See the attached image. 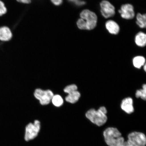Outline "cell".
<instances>
[{"label": "cell", "instance_id": "obj_13", "mask_svg": "<svg viewBox=\"0 0 146 146\" xmlns=\"http://www.w3.org/2000/svg\"><path fill=\"white\" fill-rule=\"evenodd\" d=\"M136 44L140 47L145 46L146 43V35L144 33L142 32L139 33L137 35L135 39Z\"/></svg>", "mask_w": 146, "mask_h": 146}, {"label": "cell", "instance_id": "obj_18", "mask_svg": "<svg viewBox=\"0 0 146 146\" xmlns=\"http://www.w3.org/2000/svg\"><path fill=\"white\" fill-rule=\"evenodd\" d=\"M77 90V86L76 85L72 84L67 86L65 87L64 89V91L65 93L68 94L69 93Z\"/></svg>", "mask_w": 146, "mask_h": 146}, {"label": "cell", "instance_id": "obj_20", "mask_svg": "<svg viewBox=\"0 0 146 146\" xmlns=\"http://www.w3.org/2000/svg\"><path fill=\"white\" fill-rule=\"evenodd\" d=\"M77 25L78 28L81 30H87L86 25L84 20L80 18L77 22Z\"/></svg>", "mask_w": 146, "mask_h": 146}, {"label": "cell", "instance_id": "obj_16", "mask_svg": "<svg viewBox=\"0 0 146 146\" xmlns=\"http://www.w3.org/2000/svg\"><path fill=\"white\" fill-rule=\"evenodd\" d=\"M51 101L53 104L55 106L57 107H61L63 104V100L62 97L59 95H54L52 98Z\"/></svg>", "mask_w": 146, "mask_h": 146}, {"label": "cell", "instance_id": "obj_2", "mask_svg": "<svg viewBox=\"0 0 146 146\" xmlns=\"http://www.w3.org/2000/svg\"><path fill=\"white\" fill-rule=\"evenodd\" d=\"M107 112L106 108L101 107L97 110L94 109L89 110L86 114V116L92 123L100 127L106 123Z\"/></svg>", "mask_w": 146, "mask_h": 146}, {"label": "cell", "instance_id": "obj_9", "mask_svg": "<svg viewBox=\"0 0 146 146\" xmlns=\"http://www.w3.org/2000/svg\"><path fill=\"white\" fill-rule=\"evenodd\" d=\"M133 104V100L132 98H126L122 100L121 105V108L127 114L132 113L134 110Z\"/></svg>", "mask_w": 146, "mask_h": 146}, {"label": "cell", "instance_id": "obj_6", "mask_svg": "<svg viewBox=\"0 0 146 146\" xmlns=\"http://www.w3.org/2000/svg\"><path fill=\"white\" fill-rule=\"evenodd\" d=\"M127 141L133 146H145L146 137L143 133L134 132L128 135Z\"/></svg>", "mask_w": 146, "mask_h": 146}, {"label": "cell", "instance_id": "obj_22", "mask_svg": "<svg viewBox=\"0 0 146 146\" xmlns=\"http://www.w3.org/2000/svg\"><path fill=\"white\" fill-rule=\"evenodd\" d=\"M52 3L56 5H59L62 3L63 0H51Z\"/></svg>", "mask_w": 146, "mask_h": 146}, {"label": "cell", "instance_id": "obj_11", "mask_svg": "<svg viewBox=\"0 0 146 146\" xmlns=\"http://www.w3.org/2000/svg\"><path fill=\"white\" fill-rule=\"evenodd\" d=\"M106 28L110 33L116 35L119 31V27L116 22L112 21H109L106 23Z\"/></svg>", "mask_w": 146, "mask_h": 146}, {"label": "cell", "instance_id": "obj_12", "mask_svg": "<svg viewBox=\"0 0 146 146\" xmlns=\"http://www.w3.org/2000/svg\"><path fill=\"white\" fill-rule=\"evenodd\" d=\"M81 97V94L78 90L69 93L65 98V100L68 103L74 104L77 102Z\"/></svg>", "mask_w": 146, "mask_h": 146}, {"label": "cell", "instance_id": "obj_5", "mask_svg": "<svg viewBox=\"0 0 146 146\" xmlns=\"http://www.w3.org/2000/svg\"><path fill=\"white\" fill-rule=\"evenodd\" d=\"M34 96L36 99L39 100L41 105H46L50 103L54 94L50 90H44L37 89L35 91Z\"/></svg>", "mask_w": 146, "mask_h": 146}, {"label": "cell", "instance_id": "obj_7", "mask_svg": "<svg viewBox=\"0 0 146 146\" xmlns=\"http://www.w3.org/2000/svg\"><path fill=\"white\" fill-rule=\"evenodd\" d=\"M101 13L106 18L112 17L115 14V8L113 5L109 1H103L100 3Z\"/></svg>", "mask_w": 146, "mask_h": 146}, {"label": "cell", "instance_id": "obj_21", "mask_svg": "<svg viewBox=\"0 0 146 146\" xmlns=\"http://www.w3.org/2000/svg\"><path fill=\"white\" fill-rule=\"evenodd\" d=\"M68 1L72 2L78 6H81L85 4V2L80 1V0H68Z\"/></svg>", "mask_w": 146, "mask_h": 146}, {"label": "cell", "instance_id": "obj_17", "mask_svg": "<svg viewBox=\"0 0 146 146\" xmlns=\"http://www.w3.org/2000/svg\"><path fill=\"white\" fill-rule=\"evenodd\" d=\"M136 97L137 98H141L142 99L145 100L146 99V85L145 84L143 85L142 89L136 91Z\"/></svg>", "mask_w": 146, "mask_h": 146}, {"label": "cell", "instance_id": "obj_4", "mask_svg": "<svg viewBox=\"0 0 146 146\" xmlns=\"http://www.w3.org/2000/svg\"><path fill=\"white\" fill-rule=\"evenodd\" d=\"M41 129L40 121L35 120L33 123H30L25 127V141H29L35 138L38 136Z\"/></svg>", "mask_w": 146, "mask_h": 146}, {"label": "cell", "instance_id": "obj_10", "mask_svg": "<svg viewBox=\"0 0 146 146\" xmlns=\"http://www.w3.org/2000/svg\"><path fill=\"white\" fill-rule=\"evenodd\" d=\"M12 36L11 31L8 27L5 26L0 27V41H8L11 39Z\"/></svg>", "mask_w": 146, "mask_h": 146}, {"label": "cell", "instance_id": "obj_19", "mask_svg": "<svg viewBox=\"0 0 146 146\" xmlns=\"http://www.w3.org/2000/svg\"><path fill=\"white\" fill-rule=\"evenodd\" d=\"M7 9L5 3L1 0H0V17L6 14Z\"/></svg>", "mask_w": 146, "mask_h": 146}, {"label": "cell", "instance_id": "obj_1", "mask_svg": "<svg viewBox=\"0 0 146 146\" xmlns=\"http://www.w3.org/2000/svg\"><path fill=\"white\" fill-rule=\"evenodd\" d=\"M103 135L106 143L109 146H121L125 142L121 133L116 128H108Z\"/></svg>", "mask_w": 146, "mask_h": 146}, {"label": "cell", "instance_id": "obj_25", "mask_svg": "<svg viewBox=\"0 0 146 146\" xmlns=\"http://www.w3.org/2000/svg\"><path fill=\"white\" fill-rule=\"evenodd\" d=\"M143 69H144V70L146 72V64H145V65L143 66Z\"/></svg>", "mask_w": 146, "mask_h": 146}, {"label": "cell", "instance_id": "obj_15", "mask_svg": "<svg viewBox=\"0 0 146 146\" xmlns=\"http://www.w3.org/2000/svg\"><path fill=\"white\" fill-rule=\"evenodd\" d=\"M136 23L141 28H145L146 27V15H142L138 13L137 15Z\"/></svg>", "mask_w": 146, "mask_h": 146}, {"label": "cell", "instance_id": "obj_3", "mask_svg": "<svg viewBox=\"0 0 146 146\" xmlns=\"http://www.w3.org/2000/svg\"><path fill=\"white\" fill-rule=\"evenodd\" d=\"M80 15L85 23L87 30H92L96 27L98 18L94 12L88 10H85L82 11Z\"/></svg>", "mask_w": 146, "mask_h": 146}, {"label": "cell", "instance_id": "obj_8", "mask_svg": "<svg viewBox=\"0 0 146 146\" xmlns=\"http://www.w3.org/2000/svg\"><path fill=\"white\" fill-rule=\"evenodd\" d=\"M122 17L127 19H133L135 16L134 8L133 5L127 4L122 5L120 10H119Z\"/></svg>", "mask_w": 146, "mask_h": 146}, {"label": "cell", "instance_id": "obj_14", "mask_svg": "<svg viewBox=\"0 0 146 146\" xmlns=\"http://www.w3.org/2000/svg\"><path fill=\"white\" fill-rule=\"evenodd\" d=\"M145 60L143 56H137L133 60V64L134 67L140 69L145 64Z\"/></svg>", "mask_w": 146, "mask_h": 146}, {"label": "cell", "instance_id": "obj_24", "mask_svg": "<svg viewBox=\"0 0 146 146\" xmlns=\"http://www.w3.org/2000/svg\"><path fill=\"white\" fill-rule=\"evenodd\" d=\"M121 146H133L132 145H131L130 143H129L127 141H125L123 142V144Z\"/></svg>", "mask_w": 146, "mask_h": 146}, {"label": "cell", "instance_id": "obj_23", "mask_svg": "<svg viewBox=\"0 0 146 146\" xmlns=\"http://www.w3.org/2000/svg\"><path fill=\"white\" fill-rule=\"evenodd\" d=\"M19 3L28 4L31 2V0H17Z\"/></svg>", "mask_w": 146, "mask_h": 146}]
</instances>
